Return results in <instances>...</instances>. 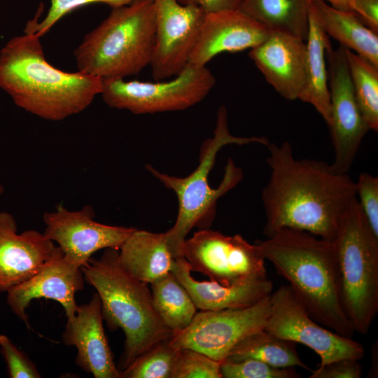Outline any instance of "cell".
<instances>
[{
  "label": "cell",
  "mask_w": 378,
  "mask_h": 378,
  "mask_svg": "<svg viewBox=\"0 0 378 378\" xmlns=\"http://www.w3.org/2000/svg\"><path fill=\"white\" fill-rule=\"evenodd\" d=\"M155 46L153 0H134L112 8L74 51L79 71L105 79H124L150 65Z\"/></svg>",
  "instance_id": "8992f818"
},
{
  "label": "cell",
  "mask_w": 378,
  "mask_h": 378,
  "mask_svg": "<svg viewBox=\"0 0 378 378\" xmlns=\"http://www.w3.org/2000/svg\"><path fill=\"white\" fill-rule=\"evenodd\" d=\"M362 367L358 360L343 358L333 360L312 370L309 378H360Z\"/></svg>",
  "instance_id": "836d02e7"
},
{
  "label": "cell",
  "mask_w": 378,
  "mask_h": 378,
  "mask_svg": "<svg viewBox=\"0 0 378 378\" xmlns=\"http://www.w3.org/2000/svg\"><path fill=\"white\" fill-rule=\"evenodd\" d=\"M86 282L101 300L103 320L111 330L123 331L125 340L119 370L172 332L158 316L148 284L132 276L121 265L119 250L106 248L98 259L81 267Z\"/></svg>",
  "instance_id": "277c9868"
},
{
  "label": "cell",
  "mask_w": 378,
  "mask_h": 378,
  "mask_svg": "<svg viewBox=\"0 0 378 378\" xmlns=\"http://www.w3.org/2000/svg\"><path fill=\"white\" fill-rule=\"evenodd\" d=\"M62 339L64 344L76 348V364L85 372L95 378H121L103 327L97 293L88 303L78 306L73 317L66 318Z\"/></svg>",
  "instance_id": "ac0fdd59"
},
{
  "label": "cell",
  "mask_w": 378,
  "mask_h": 378,
  "mask_svg": "<svg viewBox=\"0 0 378 378\" xmlns=\"http://www.w3.org/2000/svg\"><path fill=\"white\" fill-rule=\"evenodd\" d=\"M59 248L43 233L27 230L18 233L14 216L0 212V293L34 275Z\"/></svg>",
  "instance_id": "2e32d148"
},
{
  "label": "cell",
  "mask_w": 378,
  "mask_h": 378,
  "mask_svg": "<svg viewBox=\"0 0 378 378\" xmlns=\"http://www.w3.org/2000/svg\"><path fill=\"white\" fill-rule=\"evenodd\" d=\"M181 254L191 272H200L223 286L267 278L265 259L259 246L240 234L229 236L200 229L186 239Z\"/></svg>",
  "instance_id": "9c48e42d"
},
{
  "label": "cell",
  "mask_w": 378,
  "mask_h": 378,
  "mask_svg": "<svg viewBox=\"0 0 378 378\" xmlns=\"http://www.w3.org/2000/svg\"><path fill=\"white\" fill-rule=\"evenodd\" d=\"M0 349L10 378L41 377L36 365L8 336L3 334L0 335Z\"/></svg>",
  "instance_id": "d6a6232c"
},
{
  "label": "cell",
  "mask_w": 378,
  "mask_h": 378,
  "mask_svg": "<svg viewBox=\"0 0 378 378\" xmlns=\"http://www.w3.org/2000/svg\"><path fill=\"white\" fill-rule=\"evenodd\" d=\"M80 267L70 261L59 248L34 275L7 291L6 302L18 318L29 328L26 310L34 299H50L59 303L66 318L78 309L76 294L84 288Z\"/></svg>",
  "instance_id": "9a60e30c"
},
{
  "label": "cell",
  "mask_w": 378,
  "mask_h": 378,
  "mask_svg": "<svg viewBox=\"0 0 378 378\" xmlns=\"http://www.w3.org/2000/svg\"><path fill=\"white\" fill-rule=\"evenodd\" d=\"M330 97V123L328 125L334 148L332 169L348 174L361 141L370 130L358 107L345 53L340 46L326 50Z\"/></svg>",
  "instance_id": "7c38bea8"
},
{
  "label": "cell",
  "mask_w": 378,
  "mask_h": 378,
  "mask_svg": "<svg viewBox=\"0 0 378 378\" xmlns=\"http://www.w3.org/2000/svg\"><path fill=\"white\" fill-rule=\"evenodd\" d=\"M171 272L202 311L247 307L271 294L273 289L272 282L267 278L234 286L199 281L192 276L190 265L183 257L174 259Z\"/></svg>",
  "instance_id": "ffe728a7"
},
{
  "label": "cell",
  "mask_w": 378,
  "mask_h": 378,
  "mask_svg": "<svg viewBox=\"0 0 378 378\" xmlns=\"http://www.w3.org/2000/svg\"><path fill=\"white\" fill-rule=\"evenodd\" d=\"M354 9L360 20L378 34V0H354Z\"/></svg>",
  "instance_id": "e575fe53"
},
{
  "label": "cell",
  "mask_w": 378,
  "mask_h": 378,
  "mask_svg": "<svg viewBox=\"0 0 378 378\" xmlns=\"http://www.w3.org/2000/svg\"><path fill=\"white\" fill-rule=\"evenodd\" d=\"M119 260L132 276L150 284L171 272L174 258L165 233L135 229L119 249Z\"/></svg>",
  "instance_id": "44dd1931"
},
{
  "label": "cell",
  "mask_w": 378,
  "mask_h": 378,
  "mask_svg": "<svg viewBox=\"0 0 378 378\" xmlns=\"http://www.w3.org/2000/svg\"><path fill=\"white\" fill-rule=\"evenodd\" d=\"M253 358L280 367H300L309 370L300 359L296 343L284 340L265 330L254 332L239 342L225 360H239Z\"/></svg>",
  "instance_id": "484cf974"
},
{
  "label": "cell",
  "mask_w": 378,
  "mask_h": 378,
  "mask_svg": "<svg viewBox=\"0 0 378 378\" xmlns=\"http://www.w3.org/2000/svg\"><path fill=\"white\" fill-rule=\"evenodd\" d=\"M356 99L370 130H378V67L345 48Z\"/></svg>",
  "instance_id": "4316f807"
},
{
  "label": "cell",
  "mask_w": 378,
  "mask_h": 378,
  "mask_svg": "<svg viewBox=\"0 0 378 378\" xmlns=\"http://www.w3.org/2000/svg\"><path fill=\"white\" fill-rule=\"evenodd\" d=\"M356 196L370 227L378 237V177L361 172L356 182Z\"/></svg>",
  "instance_id": "1f68e13d"
},
{
  "label": "cell",
  "mask_w": 378,
  "mask_h": 378,
  "mask_svg": "<svg viewBox=\"0 0 378 378\" xmlns=\"http://www.w3.org/2000/svg\"><path fill=\"white\" fill-rule=\"evenodd\" d=\"M265 260L321 325L352 338L355 330L345 312L335 250L329 241L307 232L283 228L257 240Z\"/></svg>",
  "instance_id": "3957f363"
},
{
  "label": "cell",
  "mask_w": 378,
  "mask_h": 378,
  "mask_svg": "<svg viewBox=\"0 0 378 378\" xmlns=\"http://www.w3.org/2000/svg\"><path fill=\"white\" fill-rule=\"evenodd\" d=\"M4 188L3 186L0 183V195L4 192Z\"/></svg>",
  "instance_id": "74e56055"
},
{
  "label": "cell",
  "mask_w": 378,
  "mask_h": 378,
  "mask_svg": "<svg viewBox=\"0 0 378 378\" xmlns=\"http://www.w3.org/2000/svg\"><path fill=\"white\" fill-rule=\"evenodd\" d=\"M222 378H300L294 368H280L253 358L224 360L220 364Z\"/></svg>",
  "instance_id": "f546056e"
},
{
  "label": "cell",
  "mask_w": 378,
  "mask_h": 378,
  "mask_svg": "<svg viewBox=\"0 0 378 378\" xmlns=\"http://www.w3.org/2000/svg\"><path fill=\"white\" fill-rule=\"evenodd\" d=\"M0 111H1V108H0Z\"/></svg>",
  "instance_id": "f35d334b"
},
{
  "label": "cell",
  "mask_w": 378,
  "mask_h": 378,
  "mask_svg": "<svg viewBox=\"0 0 378 378\" xmlns=\"http://www.w3.org/2000/svg\"><path fill=\"white\" fill-rule=\"evenodd\" d=\"M326 33L341 46L363 57L378 67V35L354 13L332 7L321 0H311Z\"/></svg>",
  "instance_id": "603a6c76"
},
{
  "label": "cell",
  "mask_w": 378,
  "mask_h": 378,
  "mask_svg": "<svg viewBox=\"0 0 378 378\" xmlns=\"http://www.w3.org/2000/svg\"><path fill=\"white\" fill-rule=\"evenodd\" d=\"M183 5H194L206 13L238 10L243 0H177Z\"/></svg>",
  "instance_id": "d590c367"
},
{
  "label": "cell",
  "mask_w": 378,
  "mask_h": 378,
  "mask_svg": "<svg viewBox=\"0 0 378 378\" xmlns=\"http://www.w3.org/2000/svg\"><path fill=\"white\" fill-rule=\"evenodd\" d=\"M328 1L331 4V6L348 13L355 14L354 9V0H321Z\"/></svg>",
  "instance_id": "8d00e7d4"
},
{
  "label": "cell",
  "mask_w": 378,
  "mask_h": 378,
  "mask_svg": "<svg viewBox=\"0 0 378 378\" xmlns=\"http://www.w3.org/2000/svg\"><path fill=\"white\" fill-rule=\"evenodd\" d=\"M221 362L192 349H180L173 378H222Z\"/></svg>",
  "instance_id": "4dcf8cb0"
},
{
  "label": "cell",
  "mask_w": 378,
  "mask_h": 378,
  "mask_svg": "<svg viewBox=\"0 0 378 378\" xmlns=\"http://www.w3.org/2000/svg\"><path fill=\"white\" fill-rule=\"evenodd\" d=\"M270 295L247 307L197 312L190 325L173 333L168 342L175 349H192L222 362L239 342L265 329Z\"/></svg>",
  "instance_id": "30bf717a"
},
{
  "label": "cell",
  "mask_w": 378,
  "mask_h": 378,
  "mask_svg": "<svg viewBox=\"0 0 378 378\" xmlns=\"http://www.w3.org/2000/svg\"><path fill=\"white\" fill-rule=\"evenodd\" d=\"M215 83L214 76L206 66L188 64L167 82L103 80L101 94L111 108L148 114L187 109L203 100Z\"/></svg>",
  "instance_id": "ba28073f"
},
{
  "label": "cell",
  "mask_w": 378,
  "mask_h": 378,
  "mask_svg": "<svg viewBox=\"0 0 378 378\" xmlns=\"http://www.w3.org/2000/svg\"><path fill=\"white\" fill-rule=\"evenodd\" d=\"M343 306L355 332L367 334L378 312V237L356 198L334 241Z\"/></svg>",
  "instance_id": "52a82bcc"
},
{
  "label": "cell",
  "mask_w": 378,
  "mask_h": 378,
  "mask_svg": "<svg viewBox=\"0 0 378 378\" xmlns=\"http://www.w3.org/2000/svg\"><path fill=\"white\" fill-rule=\"evenodd\" d=\"M154 309L172 334L187 328L197 307L186 288L171 272L150 284Z\"/></svg>",
  "instance_id": "d4e9b609"
},
{
  "label": "cell",
  "mask_w": 378,
  "mask_h": 378,
  "mask_svg": "<svg viewBox=\"0 0 378 378\" xmlns=\"http://www.w3.org/2000/svg\"><path fill=\"white\" fill-rule=\"evenodd\" d=\"M168 340L139 356L120 371L121 378H173L180 349L172 347Z\"/></svg>",
  "instance_id": "83f0119b"
},
{
  "label": "cell",
  "mask_w": 378,
  "mask_h": 378,
  "mask_svg": "<svg viewBox=\"0 0 378 378\" xmlns=\"http://www.w3.org/2000/svg\"><path fill=\"white\" fill-rule=\"evenodd\" d=\"M102 87L99 77L51 65L35 34L13 37L0 50V88L17 106L41 118L59 121L82 112Z\"/></svg>",
  "instance_id": "7a4b0ae2"
},
{
  "label": "cell",
  "mask_w": 378,
  "mask_h": 378,
  "mask_svg": "<svg viewBox=\"0 0 378 378\" xmlns=\"http://www.w3.org/2000/svg\"><path fill=\"white\" fill-rule=\"evenodd\" d=\"M270 300V312L265 330L310 348L320 357L319 365L339 359L359 360L363 358L365 350L362 344L321 326L288 285L281 286L272 293Z\"/></svg>",
  "instance_id": "8fae6325"
},
{
  "label": "cell",
  "mask_w": 378,
  "mask_h": 378,
  "mask_svg": "<svg viewBox=\"0 0 378 378\" xmlns=\"http://www.w3.org/2000/svg\"><path fill=\"white\" fill-rule=\"evenodd\" d=\"M267 147L270 176L261 195L264 234L290 228L333 241L342 216L356 198V182L323 161L295 159L288 141Z\"/></svg>",
  "instance_id": "6da1fadb"
},
{
  "label": "cell",
  "mask_w": 378,
  "mask_h": 378,
  "mask_svg": "<svg viewBox=\"0 0 378 378\" xmlns=\"http://www.w3.org/2000/svg\"><path fill=\"white\" fill-rule=\"evenodd\" d=\"M133 1L134 0H50V8L42 22L38 21L43 8V4H41L35 18L27 22L24 33L35 34L40 37L43 36L63 16L86 5L102 3L107 4L111 8H115L127 5Z\"/></svg>",
  "instance_id": "f1b7e54d"
},
{
  "label": "cell",
  "mask_w": 378,
  "mask_h": 378,
  "mask_svg": "<svg viewBox=\"0 0 378 378\" xmlns=\"http://www.w3.org/2000/svg\"><path fill=\"white\" fill-rule=\"evenodd\" d=\"M238 10L270 31L307 40L308 0H243Z\"/></svg>",
  "instance_id": "cb8c5ba5"
},
{
  "label": "cell",
  "mask_w": 378,
  "mask_h": 378,
  "mask_svg": "<svg viewBox=\"0 0 378 378\" xmlns=\"http://www.w3.org/2000/svg\"><path fill=\"white\" fill-rule=\"evenodd\" d=\"M256 143L267 146L265 136L239 137L231 134L227 125V111L221 106L217 112L214 135L202 145L200 162L188 176L176 177L158 172L151 165L146 169L168 189L176 195L178 210L174 226L165 232L168 248L174 259L183 257V244L193 227L209 228L215 217L217 200L234 188L243 178V172L230 158L223 179L216 188L210 187L208 177L218 151L229 144Z\"/></svg>",
  "instance_id": "5b68a950"
},
{
  "label": "cell",
  "mask_w": 378,
  "mask_h": 378,
  "mask_svg": "<svg viewBox=\"0 0 378 378\" xmlns=\"http://www.w3.org/2000/svg\"><path fill=\"white\" fill-rule=\"evenodd\" d=\"M270 32L239 10L206 13L188 64L204 66L221 52L251 49Z\"/></svg>",
  "instance_id": "e0dca14e"
},
{
  "label": "cell",
  "mask_w": 378,
  "mask_h": 378,
  "mask_svg": "<svg viewBox=\"0 0 378 378\" xmlns=\"http://www.w3.org/2000/svg\"><path fill=\"white\" fill-rule=\"evenodd\" d=\"M305 42L286 34L271 31L266 40L249 52L267 82L288 100L298 99L305 84Z\"/></svg>",
  "instance_id": "d6986e66"
},
{
  "label": "cell",
  "mask_w": 378,
  "mask_h": 378,
  "mask_svg": "<svg viewBox=\"0 0 378 378\" xmlns=\"http://www.w3.org/2000/svg\"><path fill=\"white\" fill-rule=\"evenodd\" d=\"M94 218L90 205L70 211L59 204L55 211L43 214V234L57 244L70 261L82 267L101 249L119 250L136 229L100 223Z\"/></svg>",
  "instance_id": "4fadbf2b"
},
{
  "label": "cell",
  "mask_w": 378,
  "mask_h": 378,
  "mask_svg": "<svg viewBox=\"0 0 378 378\" xmlns=\"http://www.w3.org/2000/svg\"><path fill=\"white\" fill-rule=\"evenodd\" d=\"M309 1V34L306 41V81L299 99L312 105L328 125L330 123V97L328 85L326 50L331 46L329 36L319 22Z\"/></svg>",
  "instance_id": "7402d4cb"
},
{
  "label": "cell",
  "mask_w": 378,
  "mask_h": 378,
  "mask_svg": "<svg viewBox=\"0 0 378 378\" xmlns=\"http://www.w3.org/2000/svg\"><path fill=\"white\" fill-rule=\"evenodd\" d=\"M155 15V46L150 66L153 78L176 76L188 63L206 13L177 0H153Z\"/></svg>",
  "instance_id": "5bb4252c"
}]
</instances>
